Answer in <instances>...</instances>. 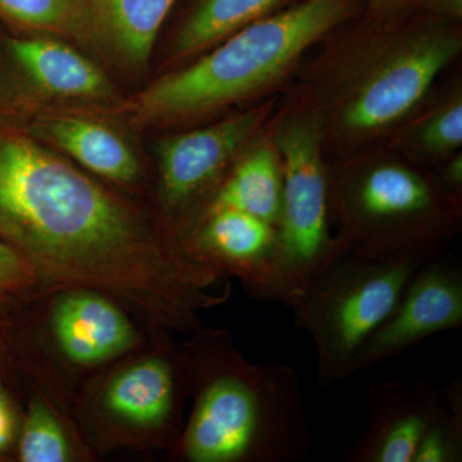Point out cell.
Returning <instances> with one entry per match:
<instances>
[{"label":"cell","instance_id":"22","mask_svg":"<svg viewBox=\"0 0 462 462\" xmlns=\"http://www.w3.org/2000/svg\"><path fill=\"white\" fill-rule=\"evenodd\" d=\"M422 142L434 152H449L462 143V105L460 100L443 108L425 126Z\"/></svg>","mask_w":462,"mask_h":462},{"label":"cell","instance_id":"12","mask_svg":"<svg viewBox=\"0 0 462 462\" xmlns=\"http://www.w3.org/2000/svg\"><path fill=\"white\" fill-rule=\"evenodd\" d=\"M366 430L345 458L349 462H413L431 421L446 407V396L427 380L409 385L376 383L364 398Z\"/></svg>","mask_w":462,"mask_h":462},{"label":"cell","instance_id":"7","mask_svg":"<svg viewBox=\"0 0 462 462\" xmlns=\"http://www.w3.org/2000/svg\"><path fill=\"white\" fill-rule=\"evenodd\" d=\"M42 330L54 360L91 375L143 345L138 319L115 298L87 288L47 291Z\"/></svg>","mask_w":462,"mask_h":462},{"label":"cell","instance_id":"19","mask_svg":"<svg viewBox=\"0 0 462 462\" xmlns=\"http://www.w3.org/2000/svg\"><path fill=\"white\" fill-rule=\"evenodd\" d=\"M0 14L42 32L91 33L89 0H0Z\"/></svg>","mask_w":462,"mask_h":462},{"label":"cell","instance_id":"23","mask_svg":"<svg viewBox=\"0 0 462 462\" xmlns=\"http://www.w3.org/2000/svg\"><path fill=\"white\" fill-rule=\"evenodd\" d=\"M21 416L16 404L0 378V460L16 449Z\"/></svg>","mask_w":462,"mask_h":462},{"label":"cell","instance_id":"20","mask_svg":"<svg viewBox=\"0 0 462 462\" xmlns=\"http://www.w3.org/2000/svg\"><path fill=\"white\" fill-rule=\"evenodd\" d=\"M446 407L431 421L413 462L462 461V387L455 382L447 391Z\"/></svg>","mask_w":462,"mask_h":462},{"label":"cell","instance_id":"11","mask_svg":"<svg viewBox=\"0 0 462 462\" xmlns=\"http://www.w3.org/2000/svg\"><path fill=\"white\" fill-rule=\"evenodd\" d=\"M184 243L191 256L224 279H238L249 296L273 303L278 272V227L238 209L206 212Z\"/></svg>","mask_w":462,"mask_h":462},{"label":"cell","instance_id":"1","mask_svg":"<svg viewBox=\"0 0 462 462\" xmlns=\"http://www.w3.org/2000/svg\"><path fill=\"white\" fill-rule=\"evenodd\" d=\"M189 416L170 457L181 462H298L311 447L300 378L285 364H254L234 334L202 329L181 343Z\"/></svg>","mask_w":462,"mask_h":462},{"label":"cell","instance_id":"5","mask_svg":"<svg viewBox=\"0 0 462 462\" xmlns=\"http://www.w3.org/2000/svg\"><path fill=\"white\" fill-rule=\"evenodd\" d=\"M456 199L430 179L400 165L380 163L329 189V207L343 218V251L369 258L430 257L457 231Z\"/></svg>","mask_w":462,"mask_h":462},{"label":"cell","instance_id":"18","mask_svg":"<svg viewBox=\"0 0 462 462\" xmlns=\"http://www.w3.org/2000/svg\"><path fill=\"white\" fill-rule=\"evenodd\" d=\"M282 0H202L176 39L180 56L206 50L264 17Z\"/></svg>","mask_w":462,"mask_h":462},{"label":"cell","instance_id":"24","mask_svg":"<svg viewBox=\"0 0 462 462\" xmlns=\"http://www.w3.org/2000/svg\"><path fill=\"white\" fill-rule=\"evenodd\" d=\"M389 2H392V0H372L374 5H387Z\"/></svg>","mask_w":462,"mask_h":462},{"label":"cell","instance_id":"8","mask_svg":"<svg viewBox=\"0 0 462 462\" xmlns=\"http://www.w3.org/2000/svg\"><path fill=\"white\" fill-rule=\"evenodd\" d=\"M462 327V261L447 249L424 258L393 311L365 345L355 373Z\"/></svg>","mask_w":462,"mask_h":462},{"label":"cell","instance_id":"17","mask_svg":"<svg viewBox=\"0 0 462 462\" xmlns=\"http://www.w3.org/2000/svg\"><path fill=\"white\" fill-rule=\"evenodd\" d=\"M176 0H89L91 33L112 44L126 62L143 66Z\"/></svg>","mask_w":462,"mask_h":462},{"label":"cell","instance_id":"3","mask_svg":"<svg viewBox=\"0 0 462 462\" xmlns=\"http://www.w3.org/2000/svg\"><path fill=\"white\" fill-rule=\"evenodd\" d=\"M151 334L75 394L72 412L90 448L170 452L178 443L190 398L187 356L169 331Z\"/></svg>","mask_w":462,"mask_h":462},{"label":"cell","instance_id":"9","mask_svg":"<svg viewBox=\"0 0 462 462\" xmlns=\"http://www.w3.org/2000/svg\"><path fill=\"white\" fill-rule=\"evenodd\" d=\"M263 117V108L254 109L161 142L157 193L163 214L185 215L199 205H203L205 214L220 187L225 167Z\"/></svg>","mask_w":462,"mask_h":462},{"label":"cell","instance_id":"15","mask_svg":"<svg viewBox=\"0 0 462 462\" xmlns=\"http://www.w3.org/2000/svg\"><path fill=\"white\" fill-rule=\"evenodd\" d=\"M60 403L65 401L44 388L30 396L14 449L18 461L74 462L93 456L74 415L67 412L71 409Z\"/></svg>","mask_w":462,"mask_h":462},{"label":"cell","instance_id":"6","mask_svg":"<svg viewBox=\"0 0 462 462\" xmlns=\"http://www.w3.org/2000/svg\"><path fill=\"white\" fill-rule=\"evenodd\" d=\"M276 145L282 157V199L273 303L288 306L343 248L329 233V176L318 129L293 124L279 134Z\"/></svg>","mask_w":462,"mask_h":462},{"label":"cell","instance_id":"2","mask_svg":"<svg viewBox=\"0 0 462 462\" xmlns=\"http://www.w3.org/2000/svg\"><path fill=\"white\" fill-rule=\"evenodd\" d=\"M348 0H306L263 17L180 71L166 75L136 100L144 120H171L212 111L261 89L316 41L345 20Z\"/></svg>","mask_w":462,"mask_h":462},{"label":"cell","instance_id":"13","mask_svg":"<svg viewBox=\"0 0 462 462\" xmlns=\"http://www.w3.org/2000/svg\"><path fill=\"white\" fill-rule=\"evenodd\" d=\"M9 50L27 78L44 93L69 99H106L112 85L88 58L63 42L45 38L9 41Z\"/></svg>","mask_w":462,"mask_h":462},{"label":"cell","instance_id":"4","mask_svg":"<svg viewBox=\"0 0 462 462\" xmlns=\"http://www.w3.org/2000/svg\"><path fill=\"white\" fill-rule=\"evenodd\" d=\"M422 260L342 251L291 298L287 307L314 343L321 387L355 373L358 355L393 311Z\"/></svg>","mask_w":462,"mask_h":462},{"label":"cell","instance_id":"16","mask_svg":"<svg viewBox=\"0 0 462 462\" xmlns=\"http://www.w3.org/2000/svg\"><path fill=\"white\" fill-rule=\"evenodd\" d=\"M282 199V166L279 152L263 145L234 167L209 200L205 214L220 208L238 209L278 227Z\"/></svg>","mask_w":462,"mask_h":462},{"label":"cell","instance_id":"14","mask_svg":"<svg viewBox=\"0 0 462 462\" xmlns=\"http://www.w3.org/2000/svg\"><path fill=\"white\" fill-rule=\"evenodd\" d=\"M42 129L54 144L94 175L114 184H136L142 170L126 142L106 125L83 117H54Z\"/></svg>","mask_w":462,"mask_h":462},{"label":"cell","instance_id":"21","mask_svg":"<svg viewBox=\"0 0 462 462\" xmlns=\"http://www.w3.org/2000/svg\"><path fill=\"white\" fill-rule=\"evenodd\" d=\"M44 294L32 264L16 248L0 238V303L11 298Z\"/></svg>","mask_w":462,"mask_h":462},{"label":"cell","instance_id":"10","mask_svg":"<svg viewBox=\"0 0 462 462\" xmlns=\"http://www.w3.org/2000/svg\"><path fill=\"white\" fill-rule=\"evenodd\" d=\"M460 45L455 36H424L389 56L346 103V129L373 132L400 120L420 102Z\"/></svg>","mask_w":462,"mask_h":462}]
</instances>
